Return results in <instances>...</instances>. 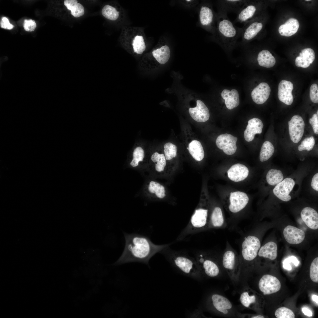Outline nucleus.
Listing matches in <instances>:
<instances>
[{
    "label": "nucleus",
    "mask_w": 318,
    "mask_h": 318,
    "mask_svg": "<svg viewBox=\"0 0 318 318\" xmlns=\"http://www.w3.org/2000/svg\"><path fill=\"white\" fill-rule=\"evenodd\" d=\"M124 235L125 241L124 249L114 265L135 262L148 265L152 256L171 244H155L148 236L137 233H125Z\"/></svg>",
    "instance_id": "f257e3e1"
},
{
    "label": "nucleus",
    "mask_w": 318,
    "mask_h": 318,
    "mask_svg": "<svg viewBox=\"0 0 318 318\" xmlns=\"http://www.w3.org/2000/svg\"><path fill=\"white\" fill-rule=\"evenodd\" d=\"M227 14L220 11L216 13L215 31L210 37L223 49L230 51L238 45L237 41L241 37L242 28L236 26Z\"/></svg>",
    "instance_id": "f03ea898"
},
{
    "label": "nucleus",
    "mask_w": 318,
    "mask_h": 318,
    "mask_svg": "<svg viewBox=\"0 0 318 318\" xmlns=\"http://www.w3.org/2000/svg\"><path fill=\"white\" fill-rule=\"evenodd\" d=\"M210 199L206 186H202L198 203L188 223L177 238L183 240L188 236L208 230Z\"/></svg>",
    "instance_id": "7ed1b4c3"
},
{
    "label": "nucleus",
    "mask_w": 318,
    "mask_h": 318,
    "mask_svg": "<svg viewBox=\"0 0 318 318\" xmlns=\"http://www.w3.org/2000/svg\"><path fill=\"white\" fill-rule=\"evenodd\" d=\"M160 253L164 256L170 264L184 275L196 280H200L203 276L195 258L186 252L171 249L169 246Z\"/></svg>",
    "instance_id": "20e7f679"
},
{
    "label": "nucleus",
    "mask_w": 318,
    "mask_h": 318,
    "mask_svg": "<svg viewBox=\"0 0 318 318\" xmlns=\"http://www.w3.org/2000/svg\"><path fill=\"white\" fill-rule=\"evenodd\" d=\"M181 123L183 149L193 161L200 162L205 157L203 145L189 125L186 122Z\"/></svg>",
    "instance_id": "39448f33"
},
{
    "label": "nucleus",
    "mask_w": 318,
    "mask_h": 318,
    "mask_svg": "<svg viewBox=\"0 0 318 318\" xmlns=\"http://www.w3.org/2000/svg\"><path fill=\"white\" fill-rule=\"evenodd\" d=\"M249 198L244 192L236 191L230 193L227 202L225 203L226 208L230 215V218L227 222L231 228H234L237 222L240 214L246 208Z\"/></svg>",
    "instance_id": "423d86ee"
},
{
    "label": "nucleus",
    "mask_w": 318,
    "mask_h": 318,
    "mask_svg": "<svg viewBox=\"0 0 318 318\" xmlns=\"http://www.w3.org/2000/svg\"><path fill=\"white\" fill-rule=\"evenodd\" d=\"M239 255L241 269L246 268L258 256L261 247L259 238L251 233H246L241 243Z\"/></svg>",
    "instance_id": "0eeeda50"
},
{
    "label": "nucleus",
    "mask_w": 318,
    "mask_h": 318,
    "mask_svg": "<svg viewBox=\"0 0 318 318\" xmlns=\"http://www.w3.org/2000/svg\"><path fill=\"white\" fill-rule=\"evenodd\" d=\"M222 264L231 280L238 282L241 269L240 257L228 241L222 255Z\"/></svg>",
    "instance_id": "6e6552de"
},
{
    "label": "nucleus",
    "mask_w": 318,
    "mask_h": 318,
    "mask_svg": "<svg viewBox=\"0 0 318 318\" xmlns=\"http://www.w3.org/2000/svg\"><path fill=\"white\" fill-rule=\"evenodd\" d=\"M195 258L203 276L215 278L219 275L220 266L218 259L213 254L201 251L196 254Z\"/></svg>",
    "instance_id": "1a4fd4ad"
},
{
    "label": "nucleus",
    "mask_w": 318,
    "mask_h": 318,
    "mask_svg": "<svg viewBox=\"0 0 318 318\" xmlns=\"http://www.w3.org/2000/svg\"><path fill=\"white\" fill-rule=\"evenodd\" d=\"M147 169L150 174L155 177L168 178L172 175L162 149L155 150L151 153Z\"/></svg>",
    "instance_id": "9d476101"
},
{
    "label": "nucleus",
    "mask_w": 318,
    "mask_h": 318,
    "mask_svg": "<svg viewBox=\"0 0 318 318\" xmlns=\"http://www.w3.org/2000/svg\"><path fill=\"white\" fill-rule=\"evenodd\" d=\"M216 13L213 10L211 2L203 1L199 5L198 24L199 26L212 34L215 31Z\"/></svg>",
    "instance_id": "9b49d317"
},
{
    "label": "nucleus",
    "mask_w": 318,
    "mask_h": 318,
    "mask_svg": "<svg viewBox=\"0 0 318 318\" xmlns=\"http://www.w3.org/2000/svg\"><path fill=\"white\" fill-rule=\"evenodd\" d=\"M206 303L209 310L215 313L224 316H228L233 313V308L231 302L220 294H211L208 297Z\"/></svg>",
    "instance_id": "f8f14e48"
},
{
    "label": "nucleus",
    "mask_w": 318,
    "mask_h": 318,
    "mask_svg": "<svg viewBox=\"0 0 318 318\" xmlns=\"http://www.w3.org/2000/svg\"><path fill=\"white\" fill-rule=\"evenodd\" d=\"M227 226V222L221 206L210 200L208 230L223 229Z\"/></svg>",
    "instance_id": "ddd939ff"
},
{
    "label": "nucleus",
    "mask_w": 318,
    "mask_h": 318,
    "mask_svg": "<svg viewBox=\"0 0 318 318\" xmlns=\"http://www.w3.org/2000/svg\"><path fill=\"white\" fill-rule=\"evenodd\" d=\"M161 149L172 175L179 166L180 153L179 148L176 143L169 141L165 143Z\"/></svg>",
    "instance_id": "4468645a"
},
{
    "label": "nucleus",
    "mask_w": 318,
    "mask_h": 318,
    "mask_svg": "<svg viewBox=\"0 0 318 318\" xmlns=\"http://www.w3.org/2000/svg\"><path fill=\"white\" fill-rule=\"evenodd\" d=\"M143 191L147 197L153 201L165 200L168 197L165 187L154 180H150L146 183L143 188Z\"/></svg>",
    "instance_id": "2eb2a0df"
},
{
    "label": "nucleus",
    "mask_w": 318,
    "mask_h": 318,
    "mask_svg": "<svg viewBox=\"0 0 318 318\" xmlns=\"http://www.w3.org/2000/svg\"><path fill=\"white\" fill-rule=\"evenodd\" d=\"M193 105L189 103L187 111L191 119L198 123L205 122L210 117V112L208 107L201 100H196Z\"/></svg>",
    "instance_id": "dca6fc26"
},
{
    "label": "nucleus",
    "mask_w": 318,
    "mask_h": 318,
    "mask_svg": "<svg viewBox=\"0 0 318 318\" xmlns=\"http://www.w3.org/2000/svg\"><path fill=\"white\" fill-rule=\"evenodd\" d=\"M242 27L241 40L239 44L244 46L256 38L263 29V24L261 21L251 20L244 24Z\"/></svg>",
    "instance_id": "f3484780"
},
{
    "label": "nucleus",
    "mask_w": 318,
    "mask_h": 318,
    "mask_svg": "<svg viewBox=\"0 0 318 318\" xmlns=\"http://www.w3.org/2000/svg\"><path fill=\"white\" fill-rule=\"evenodd\" d=\"M290 139L294 143H298L303 135L305 123L302 117L298 115L294 116L288 122Z\"/></svg>",
    "instance_id": "a211bd4d"
},
{
    "label": "nucleus",
    "mask_w": 318,
    "mask_h": 318,
    "mask_svg": "<svg viewBox=\"0 0 318 318\" xmlns=\"http://www.w3.org/2000/svg\"><path fill=\"white\" fill-rule=\"evenodd\" d=\"M258 286L260 291L264 295L276 293L281 288V284L279 279L269 274L264 275L261 277Z\"/></svg>",
    "instance_id": "6ab92c4d"
},
{
    "label": "nucleus",
    "mask_w": 318,
    "mask_h": 318,
    "mask_svg": "<svg viewBox=\"0 0 318 318\" xmlns=\"http://www.w3.org/2000/svg\"><path fill=\"white\" fill-rule=\"evenodd\" d=\"M237 140L236 137L226 133L219 135L216 139V143L218 148L222 150L225 153L231 155L237 150L236 143Z\"/></svg>",
    "instance_id": "aec40b11"
},
{
    "label": "nucleus",
    "mask_w": 318,
    "mask_h": 318,
    "mask_svg": "<svg viewBox=\"0 0 318 318\" xmlns=\"http://www.w3.org/2000/svg\"><path fill=\"white\" fill-rule=\"evenodd\" d=\"M292 178H287L276 185L273 190L274 194L280 200L287 202L291 200L289 195L295 185Z\"/></svg>",
    "instance_id": "412c9836"
},
{
    "label": "nucleus",
    "mask_w": 318,
    "mask_h": 318,
    "mask_svg": "<svg viewBox=\"0 0 318 318\" xmlns=\"http://www.w3.org/2000/svg\"><path fill=\"white\" fill-rule=\"evenodd\" d=\"M248 168L244 164L236 163L233 165L227 171L228 178L235 182L242 181L246 179L249 174Z\"/></svg>",
    "instance_id": "4be33fe9"
},
{
    "label": "nucleus",
    "mask_w": 318,
    "mask_h": 318,
    "mask_svg": "<svg viewBox=\"0 0 318 318\" xmlns=\"http://www.w3.org/2000/svg\"><path fill=\"white\" fill-rule=\"evenodd\" d=\"M293 85L291 82L285 80H281L279 83L278 96L279 100L285 104L290 105L293 101L292 92Z\"/></svg>",
    "instance_id": "5701e85b"
},
{
    "label": "nucleus",
    "mask_w": 318,
    "mask_h": 318,
    "mask_svg": "<svg viewBox=\"0 0 318 318\" xmlns=\"http://www.w3.org/2000/svg\"><path fill=\"white\" fill-rule=\"evenodd\" d=\"M283 234L286 241L292 244L301 243L305 237V233L303 230L291 225L286 226L284 229Z\"/></svg>",
    "instance_id": "b1692460"
},
{
    "label": "nucleus",
    "mask_w": 318,
    "mask_h": 318,
    "mask_svg": "<svg viewBox=\"0 0 318 318\" xmlns=\"http://www.w3.org/2000/svg\"><path fill=\"white\" fill-rule=\"evenodd\" d=\"M248 0H220L217 1L218 11L228 13L233 12L237 14Z\"/></svg>",
    "instance_id": "393cba45"
},
{
    "label": "nucleus",
    "mask_w": 318,
    "mask_h": 318,
    "mask_svg": "<svg viewBox=\"0 0 318 318\" xmlns=\"http://www.w3.org/2000/svg\"><path fill=\"white\" fill-rule=\"evenodd\" d=\"M270 92L271 89L268 84L264 82H261L252 91L251 97L255 103L261 104L267 100Z\"/></svg>",
    "instance_id": "a878e982"
},
{
    "label": "nucleus",
    "mask_w": 318,
    "mask_h": 318,
    "mask_svg": "<svg viewBox=\"0 0 318 318\" xmlns=\"http://www.w3.org/2000/svg\"><path fill=\"white\" fill-rule=\"evenodd\" d=\"M263 126L262 121L259 118H254L249 120L244 132L246 141L249 142L253 140L256 134L262 132Z\"/></svg>",
    "instance_id": "bb28decb"
},
{
    "label": "nucleus",
    "mask_w": 318,
    "mask_h": 318,
    "mask_svg": "<svg viewBox=\"0 0 318 318\" xmlns=\"http://www.w3.org/2000/svg\"><path fill=\"white\" fill-rule=\"evenodd\" d=\"M302 219L310 228L316 230L318 228V213L313 208L310 207L304 208L301 213Z\"/></svg>",
    "instance_id": "cd10ccee"
},
{
    "label": "nucleus",
    "mask_w": 318,
    "mask_h": 318,
    "mask_svg": "<svg viewBox=\"0 0 318 318\" xmlns=\"http://www.w3.org/2000/svg\"><path fill=\"white\" fill-rule=\"evenodd\" d=\"M315 58V53L313 49L307 48L302 49L295 60V64L298 67L306 68L312 64Z\"/></svg>",
    "instance_id": "c85d7f7f"
},
{
    "label": "nucleus",
    "mask_w": 318,
    "mask_h": 318,
    "mask_svg": "<svg viewBox=\"0 0 318 318\" xmlns=\"http://www.w3.org/2000/svg\"><path fill=\"white\" fill-rule=\"evenodd\" d=\"M221 96L225 100L226 107L229 110L236 107L239 104V94L236 89H233L231 91L224 89L221 92Z\"/></svg>",
    "instance_id": "c756f323"
},
{
    "label": "nucleus",
    "mask_w": 318,
    "mask_h": 318,
    "mask_svg": "<svg viewBox=\"0 0 318 318\" xmlns=\"http://www.w3.org/2000/svg\"><path fill=\"white\" fill-rule=\"evenodd\" d=\"M299 26L298 21L296 19L291 18L279 26V32L281 36L290 37L297 33Z\"/></svg>",
    "instance_id": "7c9ffc66"
},
{
    "label": "nucleus",
    "mask_w": 318,
    "mask_h": 318,
    "mask_svg": "<svg viewBox=\"0 0 318 318\" xmlns=\"http://www.w3.org/2000/svg\"><path fill=\"white\" fill-rule=\"evenodd\" d=\"M277 246L274 242H268L261 247L258 256L260 257L275 259L277 256Z\"/></svg>",
    "instance_id": "2f4dec72"
},
{
    "label": "nucleus",
    "mask_w": 318,
    "mask_h": 318,
    "mask_svg": "<svg viewBox=\"0 0 318 318\" xmlns=\"http://www.w3.org/2000/svg\"><path fill=\"white\" fill-rule=\"evenodd\" d=\"M256 295L249 288H245L240 295V301L245 307L252 309L256 304L257 300Z\"/></svg>",
    "instance_id": "473e14b6"
},
{
    "label": "nucleus",
    "mask_w": 318,
    "mask_h": 318,
    "mask_svg": "<svg viewBox=\"0 0 318 318\" xmlns=\"http://www.w3.org/2000/svg\"><path fill=\"white\" fill-rule=\"evenodd\" d=\"M152 54L153 57L159 64H164L168 62L170 59V48L168 45L164 44L154 49Z\"/></svg>",
    "instance_id": "72a5a7b5"
},
{
    "label": "nucleus",
    "mask_w": 318,
    "mask_h": 318,
    "mask_svg": "<svg viewBox=\"0 0 318 318\" xmlns=\"http://www.w3.org/2000/svg\"><path fill=\"white\" fill-rule=\"evenodd\" d=\"M257 61L259 65L268 68L274 66L276 62L274 57L266 49L262 50L259 53Z\"/></svg>",
    "instance_id": "f704fd0d"
},
{
    "label": "nucleus",
    "mask_w": 318,
    "mask_h": 318,
    "mask_svg": "<svg viewBox=\"0 0 318 318\" xmlns=\"http://www.w3.org/2000/svg\"><path fill=\"white\" fill-rule=\"evenodd\" d=\"M145 153L143 149L141 146H137L133 150L132 154V159L130 165L131 167L134 168L139 167L141 164L144 161Z\"/></svg>",
    "instance_id": "c9c22d12"
},
{
    "label": "nucleus",
    "mask_w": 318,
    "mask_h": 318,
    "mask_svg": "<svg viewBox=\"0 0 318 318\" xmlns=\"http://www.w3.org/2000/svg\"><path fill=\"white\" fill-rule=\"evenodd\" d=\"M283 179V174L280 170H270L267 173L266 176L267 183L272 186H276L282 181Z\"/></svg>",
    "instance_id": "e433bc0d"
},
{
    "label": "nucleus",
    "mask_w": 318,
    "mask_h": 318,
    "mask_svg": "<svg viewBox=\"0 0 318 318\" xmlns=\"http://www.w3.org/2000/svg\"><path fill=\"white\" fill-rule=\"evenodd\" d=\"M274 148L272 144L269 141H265L261 147L259 154V159L263 162L269 159L273 155Z\"/></svg>",
    "instance_id": "4c0bfd02"
},
{
    "label": "nucleus",
    "mask_w": 318,
    "mask_h": 318,
    "mask_svg": "<svg viewBox=\"0 0 318 318\" xmlns=\"http://www.w3.org/2000/svg\"><path fill=\"white\" fill-rule=\"evenodd\" d=\"M101 13L107 19L112 21L117 19L119 16V12L115 8L109 5H106L103 7Z\"/></svg>",
    "instance_id": "58836bf2"
},
{
    "label": "nucleus",
    "mask_w": 318,
    "mask_h": 318,
    "mask_svg": "<svg viewBox=\"0 0 318 318\" xmlns=\"http://www.w3.org/2000/svg\"><path fill=\"white\" fill-rule=\"evenodd\" d=\"M132 45L134 52L141 54L145 50L146 46L143 37L137 35L134 38Z\"/></svg>",
    "instance_id": "ea45409f"
},
{
    "label": "nucleus",
    "mask_w": 318,
    "mask_h": 318,
    "mask_svg": "<svg viewBox=\"0 0 318 318\" xmlns=\"http://www.w3.org/2000/svg\"><path fill=\"white\" fill-rule=\"evenodd\" d=\"M275 315L277 318H294L295 317L291 310L284 307L278 308L276 311Z\"/></svg>",
    "instance_id": "a19ab883"
},
{
    "label": "nucleus",
    "mask_w": 318,
    "mask_h": 318,
    "mask_svg": "<svg viewBox=\"0 0 318 318\" xmlns=\"http://www.w3.org/2000/svg\"><path fill=\"white\" fill-rule=\"evenodd\" d=\"M315 143L314 138L313 136L308 137L304 139L298 147L299 151L306 150L309 151L313 148Z\"/></svg>",
    "instance_id": "79ce46f5"
},
{
    "label": "nucleus",
    "mask_w": 318,
    "mask_h": 318,
    "mask_svg": "<svg viewBox=\"0 0 318 318\" xmlns=\"http://www.w3.org/2000/svg\"><path fill=\"white\" fill-rule=\"evenodd\" d=\"M310 276L312 280L318 282V257L314 259L312 261L310 268Z\"/></svg>",
    "instance_id": "37998d69"
},
{
    "label": "nucleus",
    "mask_w": 318,
    "mask_h": 318,
    "mask_svg": "<svg viewBox=\"0 0 318 318\" xmlns=\"http://www.w3.org/2000/svg\"><path fill=\"white\" fill-rule=\"evenodd\" d=\"M299 261L295 256H292L286 258L283 262L284 268L288 270L292 269L291 263L294 264L296 266H297L299 264Z\"/></svg>",
    "instance_id": "c03bdc74"
},
{
    "label": "nucleus",
    "mask_w": 318,
    "mask_h": 318,
    "mask_svg": "<svg viewBox=\"0 0 318 318\" xmlns=\"http://www.w3.org/2000/svg\"><path fill=\"white\" fill-rule=\"evenodd\" d=\"M310 98L313 102H318V87L316 84H312L310 89Z\"/></svg>",
    "instance_id": "a18cd8bd"
},
{
    "label": "nucleus",
    "mask_w": 318,
    "mask_h": 318,
    "mask_svg": "<svg viewBox=\"0 0 318 318\" xmlns=\"http://www.w3.org/2000/svg\"><path fill=\"white\" fill-rule=\"evenodd\" d=\"M23 26L26 31H33L36 27V24L34 20L25 19L24 20Z\"/></svg>",
    "instance_id": "49530a36"
},
{
    "label": "nucleus",
    "mask_w": 318,
    "mask_h": 318,
    "mask_svg": "<svg viewBox=\"0 0 318 318\" xmlns=\"http://www.w3.org/2000/svg\"><path fill=\"white\" fill-rule=\"evenodd\" d=\"M310 124L312 125L314 133L318 134V115L316 114L313 115L312 117L309 120Z\"/></svg>",
    "instance_id": "de8ad7c7"
},
{
    "label": "nucleus",
    "mask_w": 318,
    "mask_h": 318,
    "mask_svg": "<svg viewBox=\"0 0 318 318\" xmlns=\"http://www.w3.org/2000/svg\"><path fill=\"white\" fill-rule=\"evenodd\" d=\"M0 26L2 28L8 29H11L14 26L11 24L9 19L6 17H3L0 21Z\"/></svg>",
    "instance_id": "09e8293b"
},
{
    "label": "nucleus",
    "mask_w": 318,
    "mask_h": 318,
    "mask_svg": "<svg viewBox=\"0 0 318 318\" xmlns=\"http://www.w3.org/2000/svg\"><path fill=\"white\" fill-rule=\"evenodd\" d=\"M311 185L315 191H318V173L315 174L312 178Z\"/></svg>",
    "instance_id": "8fccbe9b"
},
{
    "label": "nucleus",
    "mask_w": 318,
    "mask_h": 318,
    "mask_svg": "<svg viewBox=\"0 0 318 318\" xmlns=\"http://www.w3.org/2000/svg\"><path fill=\"white\" fill-rule=\"evenodd\" d=\"M302 311L304 314L306 316L308 317H311L312 316V313L311 311L307 307L302 308Z\"/></svg>",
    "instance_id": "3c124183"
},
{
    "label": "nucleus",
    "mask_w": 318,
    "mask_h": 318,
    "mask_svg": "<svg viewBox=\"0 0 318 318\" xmlns=\"http://www.w3.org/2000/svg\"><path fill=\"white\" fill-rule=\"evenodd\" d=\"M312 300L315 302L318 305V296L316 295L313 294L312 296Z\"/></svg>",
    "instance_id": "603ef678"
},
{
    "label": "nucleus",
    "mask_w": 318,
    "mask_h": 318,
    "mask_svg": "<svg viewBox=\"0 0 318 318\" xmlns=\"http://www.w3.org/2000/svg\"><path fill=\"white\" fill-rule=\"evenodd\" d=\"M251 318H264V317L261 315H254L250 317Z\"/></svg>",
    "instance_id": "864d4df0"
},
{
    "label": "nucleus",
    "mask_w": 318,
    "mask_h": 318,
    "mask_svg": "<svg viewBox=\"0 0 318 318\" xmlns=\"http://www.w3.org/2000/svg\"><path fill=\"white\" fill-rule=\"evenodd\" d=\"M316 114L318 115V110L317 111Z\"/></svg>",
    "instance_id": "5fc2aeb1"
},
{
    "label": "nucleus",
    "mask_w": 318,
    "mask_h": 318,
    "mask_svg": "<svg viewBox=\"0 0 318 318\" xmlns=\"http://www.w3.org/2000/svg\"><path fill=\"white\" fill-rule=\"evenodd\" d=\"M311 1L310 0H305V1Z\"/></svg>",
    "instance_id": "6e6d98bb"
}]
</instances>
